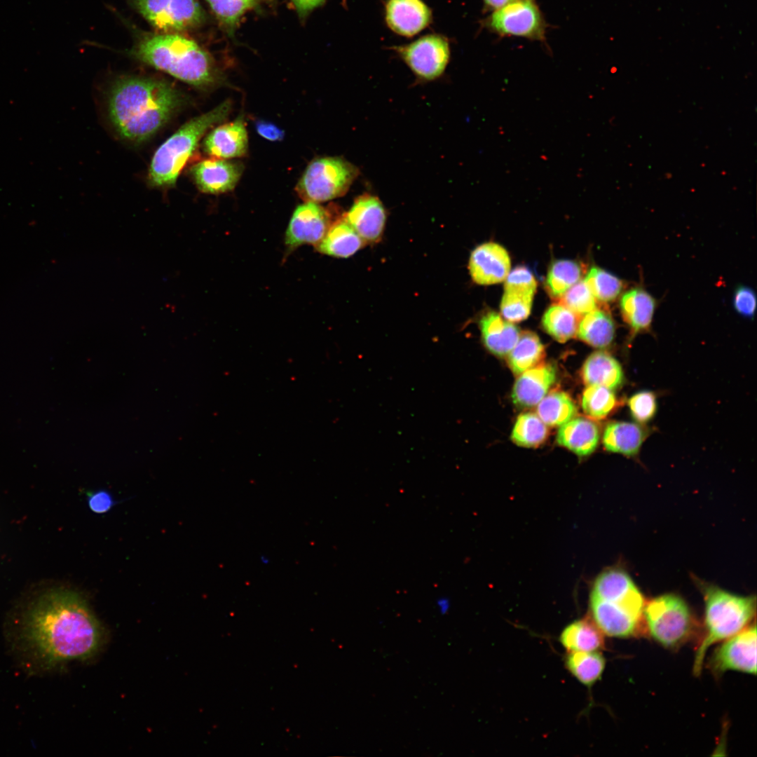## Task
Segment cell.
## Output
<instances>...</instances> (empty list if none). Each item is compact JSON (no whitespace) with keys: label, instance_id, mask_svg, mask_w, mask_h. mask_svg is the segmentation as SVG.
Returning a JSON list of instances; mask_svg holds the SVG:
<instances>
[{"label":"cell","instance_id":"obj_15","mask_svg":"<svg viewBox=\"0 0 757 757\" xmlns=\"http://www.w3.org/2000/svg\"><path fill=\"white\" fill-rule=\"evenodd\" d=\"M343 216L365 244L375 243L381 240L386 212L377 197L368 193L360 196Z\"/></svg>","mask_w":757,"mask_h":757},{"label":"cell","instance_id":"obj_46","mask_svg":"<svg viewBox=\"0 0 757 757\" xmlns=\"http://www.w3.org/2000/svg\"><path fill=\"white\" fill-rule=\"evenodd\" d=\"M436 606L441 615H445L448 613L451 607L450 599L446 596H439L436 600Z\"/></svg>","mask_w":757,"mask_h":757},{"label":"cell","instance_id":"obj_22","mask_svg":"<svg viewBox=\"0 0 757 757\" xmlns=\"http://www.w3.org/2000/svg\"><path fill=\"white\" fill-rule=\"evenodd\" d=\"M620 308L623 320L634 336L649 329L656 308V301L644 289L634 287L622 294Z\"/></svg>","mask_w":757,"mask_h":757},{"label":"cell","instance_id":"obj_29","mask_svg":"<svg viewBox=\"0 0 757 757\" xmlns=\"http://www.w3.org/2000/svg\"><path fill=\"white\" fill-rule=\"evenodd\" d=\"M545 355V347L538 335L524 331L519 334L517 342L507 357L512 371L519 375L541 363Z\"/></svg>","mask_w":757,"mask_h":757},{"label":"cell","instance_id":"obj_23","mask_svg":"<svg viewBox=\"0 0 757 757\" xmlns=\"http://www.w3.org/2000/svg\"><path fill=\"white\" fill-rule=\"evenodd\" d=\"M581 376L587 386H601L612 390L620 387L624 381L620 364L604 351L594 352L587 358L582 368Z\"/></svg>","mask_w":757,"mask_h":757},{"label":"cell","instance_id":"obj_38","mask_svg":"<svg viewBox=\"0 0 757 757\" xmlns=\"http://www.w3.org/2000/svg\"><path fill=\"white\" fill-rule=\"evenodd\" d=\"M213 13L231 34L240 18L254 4L255 0H206Z\"/></svg>","mask_w":757,"mask_h":757},{"label":"cell","instance_id":"obj_20","mask_svg":"<svg viewBox=\"0 0 757 757\" xmlns=\"http://www.w3.org/2000/svg\"><path fill=\"white\" fill-rule=\"evenodd\" d=\"M556 370L543 362L519 375L512 391L514 404L531 407L538 404L554 383Z\"/></svg>","mask_w":757,"mask_h":757},{"label":"cell","instance_id":"obj_33","mask_svg":"<svg viewBox=\"0 0 757 757\" xmlns=\"http://www.w3.org/2000/svg\"><path fill=\"white\" fill-rule=\"evenodd\" d=\"M582 268L572 260L559 259L550 266L545 287L551 298L557 300L571 287L580 280Z\"/></svg>","mask_w":757,"mask_h":757},{"label":"cell","instance_id":"obj_36","mask_svg":"<svg viewBox=\"0 0 757 757\" xmlns=\"http://www.w3.org/2000/svg\"><path fill=\"white\" fill-rule=\"evenodd\" d=\"M584 281L594 298L604 303L614 301L624 288L621 279L596 266L590 268Z\"/></svg>","mask_w":757,"mask_h":757},{"label":"cell","instance_id":"obj_24","mask_svg":"<svg viewBox=\"0 0 757 757\" xmlns=\"http://www.w3.org/2000/svg\"><path fill=\"white\" fill-rule=\"evenodd\" d=\"M599 437V430L594 422L575 418L561 425L557 441L578 456H587L596 449Z\"/></svg>","mask_w":757,"mask_h":757},{"label":"cell","instance_id":"obj_26","mask_svg":"<svg viewBox=\"0 0 757 757\" xmlns=\"http://www.w3.org/2000/svg\"><path fill=\"white\" fill-rule=\"evenodd\" d=\"M646 437L647 431L637 423L613 422L604 430L603 444L608 451L633 456L639 453Z\"/></svg>","mask_w":757,"mask_h":757},{"label":"cell","instance_id":"obj_34","mask_svg":"<svg viewBox=\"0 0 757 757\" xmlns=\"http://www.w3.org/2000/svg\"><path fill=\"white\" fill-rule=\"evenodd\" d=\"M548 436L547 425L537 414L524 413L520 414L514 425L511 439L518 446L537 447L543 444Z\"/></svg>","mask_w":757,"mask_h":757},{"label":"cell","instance_id":"obj_5","mask_svg":"<svg viewBox=\"0 0 757 757\" xmlns=\"http://www.w3.org/2000/svg\"><path fill=\"white\" fill-rule=\"evenodd\" d=\"M705 634L695 653L693 673L700 674L704 656L713 644L746 628L755 615L756 598L737 596L715 587L705 589Z\"/></svg>","mask_w":757,"mask_h":757},{"label":"cell","instance_id":"obj_41","mask_svg":"<svg viewBox=\"0 0 757 757\" xmlns=\"http://www.w3.org/2000/svg\"><path fill=\"white\" fill-rule=\"evenodd\" d=\"M732 304L736 312L747 318H752L756 308V295L749 287L738 286L733 294Z\"/></svg>","mask_w":757,"mask_h":757},{"label":"cell","instance_id":"obj_39","mask_svg":"<svg viewBox=\"0 0 757 757\" xmlns=\"http://www.w3.org/2000/svg\"><path fill=\"white\" fill-rule=\"evenodd\" d=\"M556 301L580 316L596 309L597 306L596 299L584 280H579Z\"/></svg>","mask_w":757,"mask_h":757},{"label":"cell","instance_id":"obj_32","mask_svg":"<svg viewBox=\"0 0 757 757\" xmlns=\"http://www.w3.org/2000/svg\"><path fill=\"white\" fill-rule=\"evenodd\" d=\"M580 318V315L558 304L546 310L542 326L553 339L564 343L576 335Z\"/></svg>","mask_w":757,"mask_h":757},{"label":"cell","instance_id":"obj_37","mask_svg":"<svg viewBox=\"0 0 757 757\" xmlns=\"http://www.w3.org/2000/svg\"><path fill=\"white\" fill-rule=\"evenodd\" d=\"M533 295L531 292L505 289L500 303L503 317L514 322L526 320L531 313Z\"/></svg>","mask_w":757,"mask_h":757},{"label":"cell","instance_id":"obj_16","mask_svg":"<svg viewBox=\"0 0 757 757\" xmlns=\"http://www.w3.org/2000/svg\"><path fill=\"white\" fill-rule=\"evenodd\" d=\"M469 271L472 280L487 285L502 282L510 269V259L506 250L495 243H486L472 252Z\"/></svg>","mask_w":757,"mask_h":757},{"label":"cell","instance_id":"obj_3","mask_svg":"<svg viewBox=\"0 0 757 757\" xmlns=\"http://www.w3.org/2000/svg\"><path fill=\"white\" fill-rule=\"evenodd\" d=\"M130 55L198 89L210 90L225 81L208 52L180 34H144L131 49Z\"/></svg>","mask_w":757,"mask_h":757},{"label":"cell","instance_id":"obj_27","mask_svg":"<svg viewBox=\"0 0 757 757\" xmlns=\"http://www.w3.org/2000/svg\"><path fill=\"white\" fill-rule=\"evenodd\" d=\"M559 641L568 652L599 651L605 645L603 632L589 618L568 624L561 631Z\"/></svg>","mask_w":757,"mask_h":757},{"label":"cell","instance_id":"obj_45","mask_svg":"<svg viewBox=\"0 0 757 757\" xmlns=\"http://www.w3.org/2000/svg\"><path fill=\"white\" fill-rule=\"evenodd\" d=\"M299 15L305 18L313 9L322 5L325 0H292Z\"/></svg>","mask_w":757,"mask_h":757},{"label":"cell","instance_id":"obj_10","mask_svg":"<svg viewBox=\"0 0 757 757\" xmlns=\"http://www.w3.org/2000/svg\"><path fill=\"white\" fill-rule=\"evenodd\" d=\"M484 24L498 34L530 39L542 40L545 32V20L533 0H517L498 8Z\"/></svg>","mask_w":757,"mask_h":757},{"label":"cell","instance_id":"obj_2","mask_svg":"<svg viewBox=\"0 0 757 757\" xmlns=\"http://www.w3.org/2000/svg\"><path fill=\"white\" fill-rule=\"evenodd\" d=\"M183 102L180 91L167 81L125 76L116 80L111 87L108 111L120 136L142 142L161 128Z\"/></svg>","mask_w":757,"mask_h":757},{"label":"cell","instance_id":"obj_12","mask_svg":"<svg viewBox=\"0 0 757 757\" xmlns=\"http://www.w3.org/2000/svg\"><path fill=\"white\" fill-rule=\"evenodd\" d=\"M332 222L329 211L318 203L305 202L299 205L286 230L285 243L287 252L305 244L315 246L325 237Z\"/></svg>","mask_w":757,"mask_h":757},{"label":"cell","instance_id":"obj_40","mask_svg":"<svg viewBox=\"0 0 757 757\" xmlns=\"http://www.w3.org/2000/svg\"><path fill=\"white\" fill-rule=\"evenodd\" d=\"M628 406L632 417L641 423L650 421L657 410L655 395L650 391H641L634 394L628 400Z\"/></svg>","mask_w":757,"mask_h":757},{"label":"cell","instance_id":"obj_9","mask_svg":"<svg viewBox=\"0 0 757 757\" xmlns=\"http://www.w3.org/2000/svg\"><path fill=\"white\" fill-rule=\"evenodd\" d=\"M393 48L418 79L426 81L441 76L450 57L448 39L436 34Z\"/></svg>","mask_w":757,"mask_h":757},{"label":"cell","instance_id":"obj_31","mask_svg":"<svg viewBox=\"0 0 757 757\" xmlns=\"http://www.w3.org/2000/svg\"><path fill=\"white\" fill-rule=\"evenodd\" d=\"M567 670L582 685L590 688L601 677L606 660L599 651L568 652L565 660Z\"/></svg>","mask_w":757,"mask_h":757},{"label":"cell","instance_id":"obj_21","mask_svg":"<svg viewBox=\"0 0 757 757\" xmlns=\"http://www.w3.org/2000/svg\"><path fill=\"white\" fill-rule=\"evenodd\" d=\"M479 325L484 346L497 356H507L518 341V327L494 311L482 315Z\"/></svg>","mask_w":757,"mask_h":757},{"label":"cell","instance_id":"obj_13","mask_svg":"<svg viewBox=\"0 0 757 757\" xmlns=\"http://www.w3.org/2000/svg\"><path fill=\"white\" fill-rule=\"evenodd\" d=\"M243 170L244 165L240 161L212 158L196 163L191 174L200 191L219 194L233 190Z\"/></svg>","mask_w":757,"mask_h":757},{"label":"cell","instance_id":"obj_1","mask_svg":"<svg viewBox=\"0 0 757 757\" xmlns=\"http://www.w3.org/2000/svg\"><path fill=\"white\" fill-rule=\"evenodd\" d=\"M23 644L46 667L93 657L102 627L84 599L63 588L48 589L26 610L20 628Z\"/></svg>","mask_w":757,"mask_h":757},{"label":"cell","instance_id":"obj_14","mask_svg":"<svg viewBox=\"0 0 757 757\" xmlns=\"http://www.w3.org/2000/svg\"><path fill=\"white\" fill-rule=\"evenodd\" d=\"M592 596L621 604L642 617L643 598L629 575L619 570H609L596 579Z\"/></svg>","mask_w":757,"mask_h":757},{"label":"cell","instance_id":"obj_30","mask_svg":"<svg viewBox=\"0 0 757 757\" xmlns=\"http://www.w3.org/2000/svg\"><path fill=\"white\" fill-rule=\"evenodd\" d=\"M577 413L576 406L570 395L564 391L553 390L540 401L537 415L548 426H561L573 418Z\"/></svg>","mask_w":757,"mask_h":757},{"label":"cell","instance_id":"obj_18","mask_svg":"<svg viewBox=\"0 0 757 757\" xmlns=\"http://www.w3.org/2000/svg\"><path fill=\"white\" fill-rule=\"evenodd\" d=\"M385 19L395 33L411 37L429 25L432 11L422 0H388Z\"/></svg>","mask_w":757,"mask_h":757},{"label":"cell","instance_id":"obj_6","mask_svg":"<svg viewBox=\"0 0 757 757\" xmlns=\"http://www.w3.org/2000/svg\"><path fill=\"white\" fill-rule=\"evenodd\" d=\"M358 173V169L343 158H317L306 167L296 191L305 202L330 200L343 196Z\"/></svg>","mask_w":757,"mask_h":757},{"label":"cell","instance_id":"obj_47","mask_svg":"<svg viewBox=\"0 0 757 757\" xmlns=\"http://www.w3.org/2000/svg\"><path fill=\"white\" fill-rule=\"evenodd\" d=\"M517 0H483L484 8L495 11Z\"/></svg>","mask_w":757,"mask_h":757},{"label":"cell","instance_id":"obj_28","mask_svg":"<svg viewBox=\"0 0 757 757\" xmlns=\"http://www.w3.org/2000/svg\"><path fill=\"white\" fill-rule=\"evenodd\" d=\"M615 332V325L611 315L596 308L580 318L577 335L588 345L603 348L613 342Z\"/></svg>","mask_w":757,"mask_h":757},{"label":"cell","instance_id":"obj_44","mask_svg":"<svg viewBox=\"0 0 757 757\" xmlns=\"http://www.w3.org/2000/svg\"><path fill=\"white\" fill-rule=\"evenodd\" d=\"M255 129L259 135L270 141H280L285 135L282 130L266 121H256Z\"/></svg>","mask_w":757,"mask_h":757},{"label":"cell","instance_id":"obj_17","mask_svg":"<svg viewBox=\"0 0 757 757\" xmlns=\"http://www.w3.org/2000/svg\"><path fill=\"white\" fill-rule=\"evenodd\" d=\"M592 620L603 634L617 638L634 636L638 631L641 617L625 606L590 596Z\"/></svg>","mask_w":757,"mask_h":757},{"label":"cell","instance_id":"obj_25","mask_svg":"<svg viewBox=\"0 0 757 757\" xmlns=\"http://www.w3.org/2000/svg\"><path fill=\"white\" fill-rule=\"evenodd\" d=\"M364 245V240L342 216L332 222L325 237L315 247L322 254L348 258Z\"/></svg>","mask_w":757,"mask_h":757},{"label":"cell","instance_id":"obj_42","mask_svg":"<svg viewBox=\"0 0 757 757\" xmlns=\"http://www.w3.org/2000/svg\"><path fill=\"white\" fill-rule=\"evenodd\" d=\"M537 282L529 268L519 266L509 272L505 278L504 289H516L534 292Z\"/></svg>","mask_w":757,"mask_h":757},{"label":"cell","instance_id":"obj_7","mask_svg":"<svg viewBox=\"0 0 757 757\" xmlns=\"http://www.w3.org/2000/svg\"><path fill=\"white\" fill-rule=\"evenodd\" d=\"M646 626L650 636L666 648L684 643L693 629V620L686 602L674 594L657 596L644 605Z\"/></svg>","mask_w":757,"mask_h":757},{"label":"cell","instance_id":"obj_4","mask_svg":"<svg viewBox=\"0 0 757 757\" xmlns=\"http://www.w3.org/2000/svg\"><path fill=\"white\" fill-rule=\"evenodd\" d=\"M231 109V101H224L212 110L186 122L162 144L155 152L149 167L150 185L156 188L174 186L202 137L208 129L226 120Z\"/></svg>","mask_w":757,"mask_h":757},{"label":"cell","instance_id":"obj_35","mask_svg":"<svg viewBox=\"0 0 757 757\" xmlns=\"http://www.w3.org/2000/svg\"><path fill=\"white\" fill-rule=\"evenodd\" d=\"M581 405L588 417L594 420H601L616 409L618 400L612 390L601 386H589L582 393Z\"/></svg>","mask_w":757,"mask_h":757},{"label":"cell","instance_id":"obj_43","mask_svg":"<svg viewBox=\"0 0 757 757\" xmlns=\"http://www.w3.org/2000/svg\"><path fill=\"white\" fill-rule=\"evenodd\" d=\"M88 506L97 514H104L111 509L114 504L112 496L104 490L88 493Z\"/></svg>","mask_w":757,"mask_h":757},{"label":"cell","instance_id":"obj_8","mask_svg":"<svg viewBox=\"0 0 757 757\" xmlns=\"http://www.w3.org/2000/svg\"><path fill=\"white\" fill-rule=\"evenodd\" d=\"M130 5L159 33H177L200 27L206 20L196 0H130Z\"/></svg>","mask_w":757,"mask_h":757},{"label":"cell","instance_id":"obj_11","mask_svg":"<svg viewBox=\"0 0 757 757\" xmlns=\"http://www.w3.org/2000/svg\"><path fill=\"white\" fill-rule=\"evenodd\" d=\"M709 664L713 673L716 675L728 670L756 675V624L744 628L721 645L714 651Z\"/></svg>","mask_w":757,"mask_h":757},{"label":"cell","instance_id":"obj_19","mask_svg":"<svg viewBox=\"0 0 757 757\" xmlns=\"http://www.w3.org/2000/svg\"><path fill=\"white\" fill-rule=\"evenodd\" d=\"M203 150L212 158L241 157L248 148L247 132L242 117L214 128L203 141Z\"/></svg>","mask_w":757,"mask_h":757}]
</instances>
